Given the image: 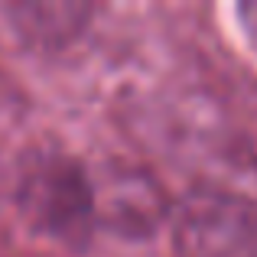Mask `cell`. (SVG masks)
Returning a JSON list of instances; mask_svg holds the SVG:
<instances>
[{"label":"cell","instance_id":"1","mask_svg":"<svg viewBox=\"0 0 257 257\" xmlns=\"http://www.w3.org/2000/svg\"><path fill=\"white\" fill-rule=\"evenodd\" d=\"M17 205L30 225L82 247L98 221L94 186L65 153H33L17 179Z\"/></svg>","mask_w":257,"mask_h":257},{"label":"cell","instance_id":"2","mask_svg":"<svg viewBox=\"0 0 257 257\" xmlns=\"http://www.w3.org/2000/svg\"><path fill=\"white\" fill-rule=\"evenodd\" d=\"M176 244L186 257H257V205L202 192L179 208Z\"/></svg>","mask_w":257,"mask_h":257},{"label":"cell","instance_id":"3","mask_svg":"<svg viewBox=\"0 0 257 257\" xmlns=\"http://www.w3.org/2000/svg\"><path fill=\"white\" fill-rule=\"evenodd\" d=\"M10 17L13 26L26 39L43 46H59L82 30V20L88 17V10L75 4H20L10 7Z\"/></svg>","mask_w":257,"mask_h":257},{"label":"cell","instance_id":"4","mask_svg":"<svg viewBox=\"0 0 257 257\" xmlns=\"http://www.w3.org/2000/svg\"><path fill=\"white\" fill-rule=\"evenodd\" d=\"M238 20H241V33L247 36V43L257 52V0H244L238 4Z\"/></svg>","mask_w":257,"mask_h":257}]
</instances>
